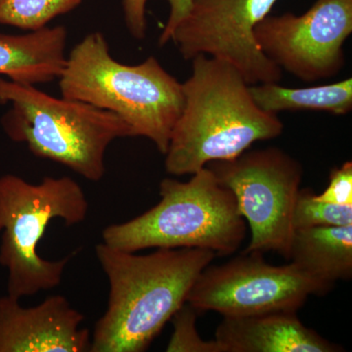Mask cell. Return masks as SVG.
Segmentation results:
<instances>
[{
  "label": "cell",
  "mask_w": 352,
  "mask_h": 352,
  "mask_svg": "<svg viewBox=\"0 0 352 352\" xmlns=\"http://www.w3.org/2000/svg\"><path fill=\"white\" fill-rule=\"evenodd\" d=\"M95 252L110 294L107 310L95 324L89 352L145 351L217 256L198 248L157 249L139 256L105 243Z\"/></svg>",
  "instance_id": "1"
},
{
  "label": "cell",
  "mask_w": 352,
  "mask_h": 352,
  "mask_svg": "<svg viewBox=\"0 0 352 352\" xmlns=\"http://www.w3.org/2000/svg\"><path fill=\"white\" fill-rule=\"evenodd\" d=\"M191 61V76L182 83V112L164 154L166 173L192 175L212 162L239 157L256 141L281 135L278 113L254 103L235 67L207 55Z\"/></svg>",
  "instance_id": "2"
},
{
  "label": "cell",
  "mask_w": 352,
  "mask_h": 352,
  "mask_svg": "<svg viewBox=\"0 0 352 352\" xmlns=\"http://www.w3.org/2000/svg\"><path fill=\"white\" fill-rule=\"evenodd\" d=\"M62 97L115 113L131 138L151 140L168 151L171 132L182 112V83L154 56L138 65L113 59L105 36L87 34L67 55L59 78Z\"/></svg>",
  "instance_id": "3"
},
{
  "label": "cell",
  "mask_w": 352,
  "mask_h": 352,
  "mask_svg": "<svg viewBox=\"0 0 352 352\" xmlns=\"http://www.w3.org/2000/svg\"><path fill=\"white\" fill-rule=\"evenodd\" d=\"M161 201L148 212L102 233L103 243L122 251L198 248L217 256L235 254L244 242L247 224L232 192L208 168L187 182L164 178Z\"/></svg>",
  "instance_id": "4"
},
{
  "label": "cell",
  "mask_w": 352,
  "mask_h": 352,
  "mask_svg": "<svg viewBox=\"0 0 352 352\" xmlns=\"http://www.w3.org/2000/svg\"><path fill=\"white\" fill-rule=\"evenodd\" d=\"M0 103H10L1 126L11 140L25 143L38 157L63 164L90 182L106 173V152L116 139L131 138L115 113L82 101L56 98L0 78Z\"/></svg>",
  "instance_id": "5"
},
{
  "label": "cell",
  "mask_w": 352,
  "mask_h": 352,
  "mask_svg": "<svg viewBox=\"0 0 352 352\" xmlns=\"http://www.w3.org/2000/svg\"><path fill=\"white\" fill-rule=\"evenodd\" d=\"M88 201L69 176H45L38 184L20 176H0V264L8 272L7 295L20 300L61 284L72 254L59 261L39 256L36 248L54 219L67 226L87 219Z\"/></svg>",
  "instance_id": "6"
},
{
  "label": "cell",
  "mask_w": 352,
  "mask_h": 352,
  "mask_svg": "<svg viewBox=\"0 0 352 352\" xmlns=\"http://www.w3.org/2000/svg\"><path fill=\"white\" fill-rule=\"evenodd\" d=\"M207 166L232 192L238 212L249 224L251 242L244 252H276L289 261L294 208L303 177L300 162L271 147L247 150Z\"/></svg>",
  "instance_id": "7"
},
{
  "label": "cell",
  "mask_w": 352,
  "mask_h": 352,
  "mask_svg": "<svg viewBox=\"0 0 352 352\" xmlns=\"http://www.w3.org/2000/svg\"><path fill=\"white\" fill-rule=\"evenodd\" d=\"M331 291L292 261L271 265L261 252H243L228 263L201 271L186 302L198 312L242 317L298 312L310 296H325Z\"/></svg>",
  "instance_id": "8"
},
{
  "label": "cell",
  "mask_w": 352,
  "mask_h": 352,
  "mask_svg": "<svg viewBox=\"0 0 352 352\" xmlns=\"http://www.w3.org/2000/svg\"><path fill=\"white\" fill-rule=\"evenodd\" d=\"M278 0H191L170 41L185 60L198 55L232 65L249 85L279 82L282 71L261 51L254 28Z\"/></svg>",
  "instance_id": "9"
},
{
  "label": "cell",
  "mask_w": 352,
  "mask_h": 352,
  "mask_svg": "<svg viewBox=\"0 0 352 352\" xmlns=\"http://www.w3.org/2000/svg\"><path fill=\"white\" fill-rule=\"evenodd\" d=\"M351 32L352 0H316L300 16H266L254 28V38L282 71L314 82L340 73Z\"/></svg>",
  "instance_id": "10"
},
{
  "label": "cell",
  "mask_w": 352,
  "mask_h": 352,
  "mask_svg": "<svg viewBox=\"0 0 352 352\" xmlns=\"http://www.w3.org/2000/svg\"><path fill=\"white\" fill-rule=\"evenodd\" d=\"M0 298V352H85L91 337L80 325L85 315L63 296H51L36 307Z\"/></svg>",
  "instance_id": "11"
},
{
  "label": "cell",
  "mask_w": 352,
  "mask_h": 352,
  "mask_svg": "<svg viewBox=\"0 0 352 352\" xmlns=\"http://www.w3.org/2000/svg\"><path fill=\"white\" fill-rule=\"evenodd\" d=\"M223 352H338L342 347L307 327L296 312L223 317L215 332Z\"/></svg>",
  "instance_id": "12"
},
{
  "label": "cell",
  "mask_w": 352,
  "mask_h": 352,
  "mask_svg": "<svg viewBox=\"0 0 352 352\" xmlns=\"http://www.w3.org/2000/svg\"><path fill=\"white\" fill-rule=\"evenodd\" d=\"M67 43L68 31L61 25L24 34H0V75L22 85L58 80L66 63Z\"/></svg>",
  "instance_id": "13"
},
{
  "label": "cell",
  "mask_w": 352,
  "mask_h": 352,
  "mask_svg": "<svg viewBox=\"0 0 352 352\" xmlns=\"http://www.w3.org/2000/svg\"><path fill=\"white\" fill-rule=\"evenodd\" d=\"M289 261L316 281L333 288L352 277V224L296 229Z\"/></svg>",
  "instance_id": "14"
},
{
  "label": "cell",
  "mask_w": 352,
  "mask_h": 352,
  "mask_svg": "<svg viewBox=\"0 0 352 352\" xmlns=\"http://www.w3.org/2000/svg\"><path fill=\"white\" fill-rule=\"evenodd\" d=\"M250 91L254 103L267 113L314 110L342 116L352 109L351 78L305 88L285 87L279 82L259 83L250 85Z\"/></svg>",
  "instance_id": "15"
},
{
  "label": "cell",
  "mask_w": 352,
  "mask_h": 352,
  "mask_svg": "<svg viewBox=\"0 0 352 352\" xmlns=\"http://www.w3.org/2000/svg\"><path fill=\"white\" fill-rule=\"evenodd\" d=\"M82 0H0V24L23 31L47 27L58 16L75 10Z\"/></svg>",
  "instance_id": "16"
},
{
  "label": "cell",
  "mask_w": 352,
  "mask_h": 352,
  "mask_svg": "<svg viewBox=\"0 0 352 352\" xmlns=\"http://www.w3.org/2000/svg\"><path fill=\"white\" fill-rule=\"evenodd\" d=\"M352 224V206L319 201L310 188L300 189L293 212L294 229L346 226Z\"/></svg>",
  "instance_id": "17"
},
{
  "label": "cell",
  "mask_w": 352,
  "mask_h": 352,
  "mask_svg": "<svg viewBox=\"0 0 352 352\" xmlns=\"http://www.w3.org/2000/svg\"><path fill=\"white\" fill-rule=\"evenodd\" d=\"M198 311L185 302L171 318L173 332L166 346L168 352H223L217 340L201 339L197 331Z\"/></svg>",
  "instance_id": "18"
},
{
  "label": "cell",
  "mask_w": 352,
  "mask_h": 352,
  "mask_svg": "<svg viewBox=\"0 0 352 352\" xmlns=\"http://www.w3.org/2000/svg\"><path fill=\"white\" fill-rule=\"evenodd\" d=\"M319 201L340 206H352V163L346 162L332 168L327 188L317 195Z\"/></svg>",
  "instance_id": "19"
},
{
  "label": "cell",
  "mask_w": 352,
  "mask_h": 352,
  "mask_svg": "<svg viewBox=\"0 0 352 352\" xmlns=\"http://www.w3.org/2000/svg\"><path fill=\"white\" fill-rule=\"evenodd\" d=\"M148 0H124V21L129 34L134 38L142 41L147 34L146 6Z\"/></svg>",
  "instance_id": "20"
},
{
  "label": "cell",
  "mask_w": 352,
  "mask_h": 352,
  "mask_svg": "<svg viewBox=\"0 0 352 352\" xmlns=\"http://www.w3.org/2000/svg\"><path fill=\"white\" fill-rule=\"evenodd\" d=\"M166 1L170 4V12L166 27L159 38L160 46H164L170 43L176 25L184 17L191 4V0H166Z\"/></svg>",
  "instance_id": "21"
}]
</instances>
